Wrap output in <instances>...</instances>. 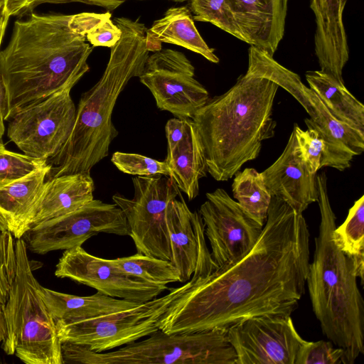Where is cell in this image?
I'll return each mask as SVG.
<instances>
[{
    "mask_svg": "<svg viewBox=\"0 0 364 364\" xmlns=\"http://www.w3.org/2000/svg\"><path fill=\"white\" fill-rule=\"evenodd\" d=\"M125 0H7V10L9 16L23 18L43 4H62L80 2L89 5L97 6L112 11L122 4Z\"/></svg>",
    "mask_w": 364,
    "mask_h": 364,
    "instance_id": "36",
    "label": "cell"
},
{
    "mask_svg": "<svg viewBox=\"0 0 364 364\" xmlns=\"http://www.w3.org/2000/svg\"><path fill=\"white\" fill-rule=\"evenodd\" d=\"M112 16L31 13L14 22L7 46L0 53L8 121L21 109L75 85L90 68L93 50L86 34Z\"/></svg>",
    "mask_w": 364,
    "mask_h": 364,
    "instance_id": "2",
    "label": "cell"
},
{
    "mask_svg": "<svg viewBox=\"0 0 364 364\" xmlns=\"http://www.w3.org/2000/svg\"><path fill=\"white\" fill-rule=\"evenodd\" d=\"M193 18L210 23L240 41L243 37L229 12L226 0H190Z\"/></svg>",
    "mask_w": 364,
    "mask_h": 364,
    "instance_id": "31",
    "label": "cell"
},
{
    "mask_svg": "<svg viewBox=\"0 0 364 364\" xmlns=\"http://www.w3.org/2000/svg\"><path fill=\"white\" fill-rule=\"evenodd\" d=\"M279 85L249 70L225 93L208 99L191 119L200 138L207 171L217 181L230 179L259 154L274 136L272 117Z\"/></svg>",
    "mask_w": 364,
    "mask_h": 364,
    "instance_id": "3",
    "label": "cell"
},
{
    "mask_svg": "<svg viewBox=\"0 0 364 364\" xmlns=\"http://www.w3.org/2000/svg\"><path fill=\"white\" fill-rule=\"evenodd\" d=\"M228 330L167 333L159 329L144 340L105 352L61 342V353L64 363L235 364L236 353Z\"/></svg>",
    "mask_w": 364,
    "mask_h": 364,
    "instance_id": "7",
    "label": "cell"
},
{
    "mask_svg": "<svg viewBox=\"0 0 364 364\" xmlns=\"http://www.w3.org/2000/svg\"><path fill=\"white\" fill-rule=\"evenodd\" d=\"M321 222L306 282L312 309L323 333L344 350V364L364 354V301L357 284L354 261L335 243L336 215L327 190V176H316Z\"/></svg>",
    "mask_w": 364,
    "mask_h": 364,
    "instance_id": "5",
    "label": "cell"
},
{
    "mask_svg": "<svg viewBox=\"0 0 364 364\" xmlns=\"http://www.w3.org/2000/svg\"><path fill=\"white\" fill-rule=\"evenodd\" d=\"M55 275L90 287L107 296L138 302L157 297L169 287L126 274L112 259H102L82 246L66 250L60 258Z\"/></svg>",
    "mask_w": 364,
    "mask_h": 364,
    "instance_id": "16",
    "label": "cell"
},
{
    "mask_svg": "<svg viewBox=\"0 0 364 364\" xmlns=\"http://www.w3.org/2000/svg\"><path fill=\"white\" fill-rule=\"evenodd\" d=\"M102 232L130 235L126 217L115 203L93 199L73 212L31 226L22 238L27 250L44 255L82 246Z\"/></svg>",
    "mask_w": 364,
    "mask_h": 364,
    "instance_id": "11",
    "label": "cell"
},
{
    "mask_svg": "<svg viewBox=\"0 0 364 364\" xmlns=\"http://www.w3.org/2000/svg\"><path fill=\"white\" fill-rule=\"evenodd\" d=\"M295 364H344V350L333 348L331 341H304L296 355Z\"/></svg>",
    "mask_w": 364,
    "mask_h": 364,
    "instance_id": "35",
    "label": "cell"
},
{
    "mask_svg": "<svg viewBox=\"0 0 364 364\" xmlns=\"http://www.w3.org/2000/svg\"><path fill=\"white\" fill-rule=\"evenodd\" d=\"M333 239L336 245L354 261L358 277L363 283L364 196L355 201L342 225L336 227Z\"/></svg>",
    "mask_w": 364,
    "mask_h": 364,
    "instance_id": "28",
    "label": "cell"
},
{
    "mask_svg": "<svg viewBox=\"0 0 364 364\" xmlns=\"http://www.w3.org/2000/svg\"><path fill=\"white\" fill-rule=\"evenodd\" d=\"M309 232L302 213L272 196L262 232L241 259L197 278L159 321L167 333L228 328L250 318L291 315L305 291Z\"/></svg>",
    "mask_w": 364,
    "mask_h": 364,
    "instance_id": "1",
    "label": "cell"
},
{
    "mask_svg": "<svg viewBox=\"0 0 364 364\" xmlns=\"http://www.w3.org/2000/svg\"><path fill=\"white\" fill-rule=\"evenodd\" d=\"M164 161L169 168V177L179 190L189 200L194 199L199 193V180L208 172L203 144L195 124L188 138Z\"/></svg>",
    "mask_w": 364,
    "mask_h": 364,
    "instance_id": "26",
    "label": "cell"
},
{
    "mask_svg": "<svg viewBox=\"0 0 364 364\" xmlns=\"http://www.w3.org/2000/svg\"><path fill=\"white\" fill-rule=\"evenodd\" d=\"M306 79L334 118L364 133V105L344 84L321 70L308 71Z\"/></svg>",
    "mask_w": 364,
    "mask_h": 364,
    "instance_id": "25",
    "label": "cell"
},
{
    "mask_svg": "<svg viewBox=\"0 0 364 364\" xmlns=\"http://www.w3.org/2000/svg\"><path fill=\"white\" fill-rule=\"evenodd\" d=\"M134 197L114 194L112 200L124 213L136 252L171 262V251L166 214L181 191L167 176L132 178Z\"/></svg>",
    "mask_w": 364,
    "mask_h": 364,
    "instance_id": "9",
    "label": "cell"
},
{
    "mask_svg": "<svg viewBox=\"0 0 364 364\" xmlns=\"http://www.w3.org/2000/svg\"><path fill=\"white\" fill-rule=\"evenodd\" d=\"M261 173L271 196L298 213L317 201L316 174L303 161L294 131L280 156Z\"/></svg>",
    "mask_w": 364,
    "mask_h": 364,
    "instance_id": "18",
    "label": "cell"
},
{
    "mask_svg": "<svg viewBox=\"0 0 364 364\" xmlns=\"http://www.w3.org/2000/svg\"><path fill=\"white\" fill-rule=\"evenodd\" d=\"M199 214L217 268L244 257L259 239L263 227L250 217L223 188L206 193Z\"/></svg>",
    "mask_w": 364,
    "mask_h": 364,
    "instance_id": "14",
    "label": "cell"
},
{
    "mask_svg": "<svg viewBox=\"0 0 364 364\" xmlns=\"http://www.w3.org/2000/svg\"><path fill=\"white\" fill-rule=\"evenodd\" d=\"M112 261L126 274L151 284L166 285L181 282L178 269L168 260L136 252Z\"/></svg>",
    "mask_w": 364,
    "mask_h": 364,
    "instance_id": "29",
    "label": "cell"
},
{
    "mask_svg": "<svg viewBox=\"0 0 364 364\" xmlns=\"http://www.w3.org/2000/svg\"><path fill=\"white\" fill-rule=\"evenodd\" d=\"M73 87L21 109L8 120L7 136L24 154L48 161L65 145L76 117Z\"/></svg>",
    "mask_w": 364,
    "mask_h": 364,
    "instance_id": "10",
    "label": "cell"
},
{
    "mask_svg": "<svg viewBox=\"0 0 364 364\" xmlns=\"http://www.w3.org/2000/svg\"><path fill=\"white\" fill-rule=\"evenodd\" d=\"M122 35L111 48L106 68L97 82L82 93L71 134L60 151L47 161L50 171L46 179L90 172L109 154V146L118 135L112 121L117 100L129 81L139 77L144 68L149 51L146 31L139 18L114 19Z\"/></svg>",
    "mask_w": 364,
    "mask_h": 364,
    "instance_id": "4",
    "label": "cell"
},
{
    "mask_svg": "<svg viewBox=\"0 0 364 364\" xmlns=\"http://www.w3.org/2000/svg\"><path fill=\"white\" fill-rule=\"evenodd\" d=\"M348 0H311L316 19L315 53L322 72L344 84L343 70L349 58L343 14Z\"/></svg>",
    "mask_w": 364,
    "mask_h": 364,
    "instance_id": "20",
    "label": "cell"
},
{
    "mask_svg": "<svg viewBox=\"0 0 364 364\" xmlns=\"http://www.w3.org/2000/svg\"><path fill=\"white\" fill-rule=\"evenodd\" d=\"M194 75L195 68L183 53L161 49L149 55L139 77L159 109L192 119L209 99L208 90Z\"/></svg>",
    "mask_w": 364,
    "mask_h": 364,
    "instance_id": "12",
    "label": "cell"
},
{
    "mask_svg": "<svg viewBox=\"0 0 364 364\" xmlns=\"http://www.w3.org/2000/svg\"><path fill=\"white\" fill-rule=\"evenodd\" d=\"M233 197L244 211L264 226L272 196L261 173L247 168L235 174L232 185Z\"/></svg>",
    "mask_w": 364,
    "mask_h": 364,
    "instance_id": "27",
    "label": "cell"
},
{
    "mask_svg": "<svg viewBox=\"0 0 364 364\" xmlns=\"http://www.w3.org/2000/svg\"><path fill=\"white\" fill-rule=\"evenodd\" d=\"M288 0H226L244 41L274 55L284 34Z\"/></svg>",
    "mask_w": 364,
    "mask_h": 364,
    "instance_id": "19",
    "label": "cell"
},
{
    "mask_svg": "<svg viewBox=\"0 0 364 364\" xmlns=\"http://www.w3.org/2000/svg\"><path fill=\"white\" fill-rule=\"evenodd\" d=\"M300 155L309 169L316 174L322 167L327 166V146L317 131L308 128L301 129L294 124L293 129Z\"/></svg>",
    "mask_w": 364,
    "mask_h": 364,
    "instance_id": "32",
    "label": "cell"
},
{
    "mask_svg": "<svg viewBox=\"0 0 364 364\" xmlns=\"http://www.w3.org/2000/svg\"><path fill=\"white\" fill-rule=\"evenodd\" d=\"M7 0H0V53L1 46L10 18L7 10ZM6 115V92L0 73V144H3L4 134V118Z\"/></svg>",
    "mask_w": 364,
    "mask_h": 364,
    "instance_id": "39",
    "label": "cell"
},
{
    "mask_svg": "<svg viewBox=\"0 0 364 364\" xmlns=\"http://www.w3.org/2000/svg\"><path fill=\"white\" fill-rule=\"evenodd\" d=\"M16 276L4 309L6 338L2 348L26 364H63L55 321L34 277L23 238L15 243Z\"/></svg>",
    "mask_w": 364,
    "mask_h": 364,
    "instance_id": "6",
    "label": "cell"
},
{
    "mask_svg": "<svg viewBox=\"0 0 364 364\" xmlns=\"http://www.w3.org/2000/svg\"><path fill=\"white\" fill-rule=\"evenodd\" d=\"M267 77L290 93L309 114L306 125L317 131L327 146V166L340 171L349 168L353 157L364 150V133L334 118L300 77L278 62L272 65Z\"/></svg>",
    "mask_w": 364,
    "mask_h": 364,
    "instance_id": "13",
    "label": "cell"
},
{
    "mask_svg": "<svg viewBox=\"0 0 364 364\" xmlns=\"http://www.w3.org/2000/svg\"><path fill=\"white\" fill-rule=\"evenodd\" d=\"M171 1H176V2H183V1H186L187 0H171Z\"/></svg>",
    "mask_w": 364,
    "mask_h": 364,
    "instance_id": "40",
    "label": "cell"
},
{
    "mask_svg": "<svg viewBox=\"0 0 364 364\" xmlns=\"http://www.w3.org/2000/svg\"><path fill=\"white\" fill-rule=\"evenodd\" d=\"M46 160L13 152L0 144V188L45 165Z\"/></svg>",
    "mask_w": 364,
    "mask_h": 364,
    "instance_id": "33",
    "label": "cell"
},
{
    "mask_svg": "<svg viewBox=\"0 0 364 364\" xmlns=\"http://www.w3.org/2000/svg\"><path fill=\"white\" fill-rule=\"evenodd\" d=\"M163 43L183 47L201 55L211 63L219 58L198 31L191 10L187 6L171 7L146 31V47L149 52L161 50Z\"/></svg>",
    "mask_w": 364,
    "mask_h": 364,
    "instance_id": "23",
    "label": "cell"
},
{
    "mask_svg": "<svg viewBox=\"0 0 364 364\" xmlns=\"http://www.w3.org/2000/svg\"><path fill=\"white\" fill-rule=\"evenodd\" d=\"M193 121L188 118L174 117L168 120L165 127L167 140V154L171 156L188 138L193 126Z\"/></svg>",
    "mask_w": 364,
    "mask_h": 364,
    "instance_id": "37",
    "label": "cell"
},
{
    "mask_svg": "<svg viewBox=\"0 0 364 364\" xmlns=\"http://www.w3.org/2000/svg\"><path fill=\"white\" fill-rule=\"evenodd\" d=\"M16 258L14 236L0 226V342L6 338L4 309L16 276Z\"/></svg>",
    "mask_w": 364,
    "mask_h": 364,
    "instance_id": "30",
    "label": "cell"
},
{
    "mask_svg": "<svg viewBox=\"0 0 364 364\" xmlns=\"http://www.w3.org/2000/svg\"><path fill=\"white\" fill-rule=\"evenodd\" d=\"M228 337L236 353L235 364H295L304 340L291 315H263L228 328Z\"/></svg>",
    "mask_w": 364,
    "mask_h": 364,
    "instance_id": "15",
    "label": "cell"
},
{
    "mask_svg": "<svg viewBox=\"0 0 364 364\" xmlns=\"http://www.w3.org/2000/svg\"><path fill=\"white\" fill-rule=\"evenodd\" d=\"M196 279L192 277L183 285L169 288L168 294L126 310L80 321H55L59 339L105 352L147 337L159 329V321L168 307Z\"/></svg>",
    "mask_w": 364,
    "mask_h": 364,
    "instance_id": "8",
    "label": "cell"
},
{
    "mask_svg": "<svg viewBox=\"0 0 364 364\" xmlns=\"http://www.w3.org/2000/svg\"><path fill=\"white\" fill-rule=\"evenodd\" d=\"M94 191L90 172L46 179L31 226L77 210L94 199Z\"/></svg>",
    "mask_w": 364,
    "mask_h": 364,
    "instance_id": "22",
    "label": "cell"
},
{
    "mask_svg": "<svg viewBox=\"0 0 364 364\" xmlns=\"http://www.w3.org/2000/svg\"><path fill=\"white\" fill-rule=\"evenodd\" d=\"M50 168L46 163L0 188V226L16 240L22 238L32 225Z\"/></svg>",
    "mask_w": 364,
    "mask_h": 364,
    "instance_id": "21",
    "label": "cell"
},
{
    "mask_svg": "<svg viewBox=\"0 0 364 364\" xmlns=\"http://www.w3.org/2000/svg\"><path fill=\"white\" fill-rule=\"evenodd\" d=\"M166 223L171 262L178 269L181 282H186L192 277H205L217 269L207 247L201 216L189 209L182 195L170 203Z\"/></svg>",
    "mask_w": 364,
    "mask_h": 364,
    "instance_id": "17",
    "label": "cell"
},
{
    "mask_svg": "<svg viewBox=\"0 0 364 364\" xmlns=\"http://www.w3.org/2000/svg\"><path fill=\"white\" fill-rule=\"evenodd\" d=\"M41 294L55 321H75L92 318L126 310L141 303L112 297L100 291L90 296H77L56 291L42 286Z\"/></svg>",
    "mask_w": 364,
    "mask_h": 364,
    "instance_id": "24",
    "label": "cell"
},
{
    "mask_svg": "<svg viewBox=\"0 0 364 364\" xmlns=\"http://www.w3.org/2000/svg\"><path fill=\"white\" fill-rule=\"evenodd\" d=\"M113 164L122 172L136 176L164 175L169 176L167 164L138 154L114 152L111 159Z\"/></svg>",
    "mask_w": 364,
    "mask_h": 364,
    "instance_id": "34",
    "label": "cell"
},
{
    "mask_svg": "<svg viewBox=\"0 0 364 364\" xmlns=\"http://www.w3.org/2000/svg\"><path fill=\"white\" fill-rule=\"evenodd\" d=\"M122 35L120 28L107 17L86 34V39L93 47H113Z\"/></svg>",
    "mask_w": 364,
    "mask_h": 364,
    "instance_id": "38",
    "label": "cell"
}]
</instances>
